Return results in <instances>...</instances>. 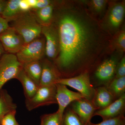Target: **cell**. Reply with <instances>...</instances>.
<instances>
[{
	"mask_svg": "<svg viewBox=\"0 0 125 125\" xmlns=\"http://www.w3.org/2000/svg\"><path fill=\"white\" fill-rule=\"evenodd\" d=\"M125 51V25L113 36L108 47V54L117 52L124 54Z\"/></svg>",
	"mask_w": 125,
	"mask_h": 125,
	"instance_id": "obj_18",
	"label": "cell"
},
{
	"mask_svg": "<svg viewBox=\"0 0 125 125\" xmlns=\"http://www.w3.org/2000/svg\"><path fill=\"white\" fill-rule=\"evenodd\" d=\"M23 70L39 87L42 73V65L40 61L32 62L22 64Z\"/></svg>",
	"mask_w": 125,
	"mask_h": 125,
	"instance_id": "obj_20",
	"label": "cell"
},
{
	"mask_svg": "<svg viewBox=\"0 0 125 125\" xmlns=\"http://www.w3.org/2000/svg\"><path fill=\"white\" fill-rule=\"evenodd\" d=\"M125 1L108 0L106 13L99 21L102 29L112 37L125 25Z\"/></svg>",
	"mask_w": 125,
	"mask_h": 125,
	"instance_id": "obj_2",
	"label": "cell"
},
{
	"mask_svg": "<svg viewBox=\"0 0 125 125\" xmlns=\"http://www.w3.org/2000/svg\"><path fill=\"white\" fill-rule=\"evenodd\" d=\"M63 116L58 111L52 114H46L41 118L40 125H62Z\"/></svg>",
	"mask_w": 125,
	"mask_h": 125,
	"instance_id": "obj_25",
	"label": "cell"
},
{
	"mask_svg": "<svg viewBox=\"0 0 125 125\" xmlns=\"http://www.w3.org/2000/svg\"><path fill=\"white\" fill-rule=\"evenodd\" d=\"M125 108V94L103 109L97 110L94 116H99L103 121L124 115Z\"/></svg>",
	"mask_w": 125,
	"mask_h": 125,
	"instance_id": "obj_13",
	"label": "cell"
},
{
	"mask_svg": "<svg viewBox=\"0 0 125 125\" xmlns=\"http://www.w3.org/2000/svg\"><path fill=\"white\" fill-rule=\"evenodd\" d=\"M20 0H10L7 4L1 16L9 22L13 21L22 12L19 7Z\"/></svg>",
	"mask_w": 125,
	"mask_h": 125,
	"instance_id": "obj_22",
	"label": "cell"
},
{
	"mask_svg": "<svg viewBox=\"0 0 125 125\" xmlns=\"http://www.w3.org/2000/svg\"><path fill=\"white\" fill-rule=\"evenodd\" d=\"M42 26V33L45 40V55L49 59L54 60L58 55L60 50L58 31L52 23Z\"/></svg>",
	"mask_w": 125,
	"mask_h": 125,
	"instance_id": "obj_9",
	"label": "cell"
},
{
	"mask_svg": "<svg viewBox=\"0 0 125 125\" xmlns=\"http://www.w3.org/2000/svg\"><path fill=\"white\" fill-rule=\"evenodd\" d=\"M125 76V55L121 58L117 65L115 78H121Z\"/></svg>",
	"mask_w": 125,
	"mask_h": 125,
	"instance_id": "obj_28",
	"label": "cell"
},
{
	"mask_svg": "<svg viewBox=\"0 0 125 125\" xmlns=\"http://www.w3.org/2000/svg\"><path fill=\"white\" fill-rule=\"evenodd\" d=\"M86 125H125V118L124 115H122L115 118L103 120L98 124L90 122Z\"/></svg>",
	"mask_w": 125,
	"mask_h": 125,
	"instance_id": "obj_26",
	"label": "cell"
},
{
	"mask_svg": "<svg viewBox=\"0 0 125 125\" xmlns=\"http://www.w3.org/2000/svg\"><path fill=\"white\" fill-rule=\"evenodd\" d=\"M0 125H1V124H0Z\"/></svg>",
	"mask_w": 125,
	"mask_h": 125,
	"instance_id": "obj_35",
	"label": "cell"
},
{
	"mask_svg": "<svg viewBox=\"0 0 125 125\" xmlns=\"http://www.w3.org/2000/svg\"><path fill=\"white\" fill-rule=\"evenodd\" d=\"M45 54V38L39 37L25 43L16 55L21 64L38 61Z\"/></svg>",
	"mask_w": 125,
	"mask_h": 125,
	"instance_id": "obj_6",
	"label": "cell"
},
{
	"mask_svg": "<svg viewBox=\"0 0 125 125\" xmlns=\"http://www.w3.org/2000/svg\"><path fill=\"white\" fill-rule=\"evenodd\" d=\"M69 105L72 111L85 125L91 122L92 117L98 110L92 101L85 98L74 101Z\"/></svg>",
	"mask_w": 125,
	"mask_h": 125,
	"instance_id": "obj_12",
	"label": "cell"
},
{
	"mask_svg": "<svg viewBox=\"0 0 125 125\" xmlns=\"http://www.w3.org/2000/svg\"><path fill=\"white\" fill-rule=\"evenodd\" d=\"M7 2V1L0 0V16H1L2 12L4 11Z\"/></svg>",
	"mask_w": 125,
	"mask_h": 125,
	"instance_id": "obj_32",
	"label": "cell"
},
{
	"mask_svg": "<svg viewBox=\"0 0 125 125\" xmlns=\"http://www.w3.org/2000/svg\"><path fill=\"white\" fill-rule=\"evenodd\" d=\"M5 51L1 43L0 42V58L4 54Z\"/></svg>",
	"mask_w": 125,
	"mask_h": 125,
	"instance_id": "obj_34",
	"label": "cell"
},
{
	"mask_svg": "<svg viewBox=\"0 0 125 125\" xmlns=\"http://www.w3.org/2000/svg\"><path fill=\"white\" fill-rule=\"evenodd\" d=\"M56 93V84L39 86L32 98L25 100L26 108L30 111L39 107L57 104Z\"/></svg>",
	"mask_w": 125,
	"mask_h": 125,
	"instance_id": "obj_8",
	"label": "cell"
},
{
	"mask_svg": "<svg viewBox=\"0 0 125 125\" xmlns=\"http://www.w3.org/2000/svg\"><path fill=\"white\" fill-rule=\"evenodd\" d=\"M9 21L0 16V34L9 28Z\"/></svg>",
	"mask_w": 125,
	"mask_h": 125,
	"instance_id": "obj_31",
	"label": "cell"
},
{
	"mask_svg": "<svg viewBox=\"0 0 125 125\" xmlns=\"http://www.w3.org/2000/svg\"><path fill=\"white\" fill-rule=\"evenodd\" d=\"M115 100L106 87L100 86L95 88V93L92 102L98 110L106 107Z\"/></svg>",
	"mask_w": 125,
	"mask_h": 125,
	"instance_id": "obj_15",
	"label": "cell"
},
{
	"mask_svg": "<svg viewBox=\"0 0 125 125\" xmlns=\"http://www.w3.org/2000/svg\"><path fill=\"white\" fill-rule=\"evenodd\" d=\"M16 79L19 81L22 84L26 99L32 98L38 89L39 86L27 75L22 68Z\"/></svg>",
	"mask_w": 125,
	"mask_h": 125,
	"instance_id": "obj_17",
	"label": "cell"
},
{
	"mask_svg": "<svg viewBox=\"0 0 125 125\" xmlns=\"http://www.w3.org/2000/svg\"><path fill=\"white\" fill-rule=\"evenodd\" d=\"M52 23L60 50L54 64L62 78L91 73L108 54L112 37L88 11L83 0L56 1Z\"/></svg>",
	"mask_w": 125,
	"mask_h": 125,
	"instance_id": "obj_1",
	"label": "cell"
},
{
	"mask_svg": "<svg viewBox=\"0 0 125 125\" xmlns=\"http://www.w3.org/2000/svg\"><path fill=\"white\" fill-rule=\"evenodd\" d=\"M13 21L12 27L22 36L25 44L40 37L42 25L30 11L21 13Z\"/></svg>",
	"mask_w": 125,
	"mask_h": 125,
	"instance_id": "obj_4",
	"label": "cell"
},
{
	"mask_svg": "<svg viewBox=\"0 0 125 125\" xmlns=\"http://www.w3.org/2000/svg\"><path fill=\"white\" fill-rule=\"evenodd\" d=\"M16 104L12 97L5 90L0 91V124L2 118L10 112L16 110Z\"/></svg>",
	"mask_w": 125,
	"mask_h": 125,
	"instance_id": "obj_19",
	"label": "cell"
},
{
	"mask_svg": "<svg viewBox=\"0 0 125 125\" xmlns=\"http://www.w3.org/2000/svg\"><path fill=\"white\" fill-rule=\"evenodd\" d=\"M0 42L5 51L13 54H17L25 44L22 36L10 27L0 34Z\"/></svg>",
	"mask_w": 125,
	"mask_h": 125,
	"instance_id": "obj_10",
	"label": "cell"
},
{
	"mask_svg": "<svg viewBox=\"0 0 125 125\" xmlns=\"http://www.w3.org/2000/svg\"><path fill=\"white\" fill-rule=\"evenodd\" d=\"M90 14L99 21L104 15L107 9L108 0H83Z\"/></svg>",
	"mask_w": 125,
	"mask_h": 125,
	"instance_id": "obj_16",
	"label": "cell"
},
{
	"mask_svg": "<svg viewBox=\"0 0 125 125\" xmlns=\"http://www.w3.org/2000/svg\"><path fill=\"white\" fill-rule=\"evenodd\" d=\"M20 9L22 13L28 12L30 11L31 7L27 0H20L19 3Z\"/></svg>",
	"mask_w": 125,
	"mask_h": 125,
	"instance_id": "obj_30",
	"label": "cell"
},
{
	"mask_svg": "<svg viewBox=\"0 0 125 125\" xmlns=\"http://www.w3.org/2000/svg\"><path fill=\"white\" fill-rule=\"evenodd\" d=\"M16 110L10 112L2 118L1 125H20L15 118Z\"/></svg>",
	"mask_w": 125,
	"mask_h": 125,
	"instance_id": "obj_27",
	"label": "cell"
},
{
	"mask_svg": "<svg viewBox=\"0 0 125 125\" xmlns=\"http://www.w3.org/2000/svg\"><path fill=\"white\" fill-rule=\"evenodd\" d=\"M90 79V73L86 72L74 77L61 78L57 83L72 87L77 90L85 99L92 101L95 93V88Z\"/></svg>",
	"mask_w": 125,
	"mask_h": 125,
	"instance_id": "obj_5",
	"label": "cell"
},
{
	"mask_svg": "<svg viewBox=\"0 0 125 125\" xmlns=\"http://www.w3.org/2000/svg\"><path fill=\"white\" fill-rule=\"evenodd\" d=\"M56 99L58 105V111L63 116L65 109L74 101L85 98L79 92L72 91L66 85L61 84H56Z\"/></svg>",
	"mask_w": 125,
	"mask_h": 125,
	"instance_id": "obj_11",
	"label": "cell"
},
{
	"mask_svg": "<svg viewBox=\"0 0 125 125\" xmlns=\"http://www.w3.org/2000/svg\"><path fill=\"white\" fill-rule=\"evenodd\" d=\"M62 125H85L70 107L66 108L63 114Z\"/></svg>",
	"mask_w": 125,
	"mask_h": 125,
	"instance_id": "obj_24",
	"label": "cell"
},
{
	"mask_svg": "<svg viewBox=\"0 0 125 125\" xmlns=\"http://www.w3.org/2000/svg\"><path fill=\"white\" fill-rule=\"evenodd\" d=\"M124 54L116 52L104 59L95 67L94 71V83L97 87H107L115 77L117 65L124 55Z\"/></svg>",
	"mask_w": 125,
	"mask_h": 125,
	"instance_id": "obj_3",
	"label": "cell"
},
{
	"mask_svg": "<svg viewBox=\"0 0 125 125\" xmlns=\"http://www.w3.org/2000/svg\"><path fill=\"white\" fill-rule=\"evenodd\" d=\"M55 1L42 9L36 10L35 15L42 26L51 24L53 19Z\"/></svg>",
	"mask_w": 125,
	"mask_h": 125,
	"instance_id": "obj_21",
	"label": "cell"
},
{
	"mask_svg": "<svg viewBox=\"0 0 125 125\" xmlns=\"http://www.w3.org/2000/svg\"><path fill=\"white\" fill-rule=\"evenodd\" d=\"M27 1L31 9H33L37 2V0H27Z\"/></svg>",
	"mask_w": 125,
	"mask_h": 125,
	"instance_id": "obj_33",
	"label": "cell"
},
{
	"mask_svg": "<svg viewBox=\"0 0 125 125\" xmlns=\"http://www.w3.org/2000/svg\"><path fill=\"white\" fill-rule=\"evenodd\" d=\"M22 68L16 55L4 53L0 58V91L3 85L11 79H16Z\"/></svg>",
	"mask_w": 125,
	"mask_h": 125,
	"instance_id": "obj_7",
	"label": "cell"
},
{
	"mask_svg": "<svg viewBox=\"0 0 125 125\" xmlns=\"http://www.w3.org/2000/svg\"><path fill=\"white\" fill-rule=\"evenodd\" d=\"M54 1L49 0H37V2L33 9L37 10L42 9L52 4Z\"/></svg>",
	"mask_w": 125,
	"mask_h": 125,
	"instance_id": "obj_29",
	"label": "cell"
},
{
	"mask_svg": "<svg viewBox=\"0 0 125 125\" xmlns=\"http://www.w3.org/2000/svg\"><path fill=\"white\" fill-rule=\"evenodd\" d=\"M41 62L42 69L39 86L56 84L58 80L62 78L59 71L54 63L48 60Z\"/></svg>",
	"mask_w": 125,
	"mask_h": 125,
	"instance_id": "obj_14",
	"label": "cell"
},
{
	"mask_svg": "<svg viewBox=\"0 0 125 125\" xmlns=\"http://www.w3.org/2000/svg\"><path fill=\"white\" fill-rule=\"evenodd\" d=\"M106 87L116 100L125 94V76L114 78Z\"/></svg>",
	"mask_w": 125,
	"mask_h": 125,
	"instance_id": "obj_23",
	"label": "cell"
}]
</instances>
